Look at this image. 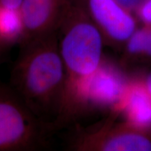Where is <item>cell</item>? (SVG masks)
<instances>
[{
  "mask_svg": "<svg viewBox=\"0 0 151 151\" xmlns=\"http://www.w3.org/2000/svg\"><path fill=\"white\" fill-rule=\"evenodd\" d=\"M120 102L129 124L144 129L151 127V96L143 86L128 88Z\"/></svg>",
  "mask_w": 151,
  "mask_h": 151,
  "instance_id": "7",
  "label": "cell"
},
{
  "mask_svg": "<svg viewBox=\"0 0 151 151\" xmlns=\"http://www.w3.org/2000/svg\"><path fill=\"white\" fill-rule=\"evenodd\" d=\"M116 1L127 11H130L132 14H134L145 0H116Z\"/></svg>",
  "mask_w": 151,
  "mask_h": 151,
  "instance_id": "11",
  "label": "cell"
},
{
  "mask_svg": "<svg viewBox=\"0 0 151 151\" xmlns=\"http://www.w3.org/2000/svg\"><path fill=\"white\" fill-rule=\"evenodd\" d=\"M127 42L129 53L151 57V24L137 28Z\"/></svg>",
  "mask_w": 151,
  "mask_h": 151,
  "instance_id": "9",
  "label": "cell"
},
{
  "mask_svg": "<svg viewBox=\"0 0 151 151\" xmlns=\"http://www.w3.org/2000/svg\"><path fill=\"white\" fill-rule=\"evenodd\" d=\"M103 35L118 42L127 41L137 29L133 14L116 0H77Z\"/></svg>",
  "mask_w": 151,
  "mask_h": 151,
  "instance_id": "5",
  "label": "cell"
},
{
  "mask_svg": "<svg viewBox=\"0 0 151 151\" xmlns=\"http://www.w3.org/2000/svg\"><path fill=\"white\" fill-rule=\"evenodd\" d=\"M20 46L11 73V87L50 128L49 120L55 118V121L59 113L65 81L57 30Z\"/></svg>",
  "mask_w": 151,
  "mask_h": 151,
  "instance_id": "1",
  "label": "cell"
},
{
  "mask_svg": "<svg viewBox=\"0 0 151 151\" xmlns=\"http://www.w3.org/2000/svg\"><path fill=\"white\" fill-rule=\"evenodd\" d=\"M49 129L11 87L0 84V151L38 150Z\"/></svg>",
  "mask_w": 151,
  "mask_h": 151,
  "instance_id": "3",
  "label": "cell"
},
{
  "mask_svg": "<svg viewBox=\"0 0 151 151\" xmlns=\"http://www.w3.org/2000/svg\"><path fill=\"white\" fill-rule=\"evenodd\" d=\"M134 14L144 24H151V0H145Z\"/></svg>",
  "mask_w": 151,
  "mask_h": 151,
  "instance_id": "10",
  "label": "cell"
},
{
  "mask_svg": "<svg viewBox=\"0 0 151 151\" xmlns=\"http://www.w3.org/2000/svg\"><path fill=\"white\" fill-rule=\"evenodd\" d=\"M6 46H4V45L1 44V43H0V56H1V51H2V49L4 48H5Z\"/></svg>",
  "mask_w": 151,
  "mask_h": 151,
  "instance_id": "14",
  "label": "cell"
},
{
  "mask_svg": "<svg viewBox=\"0 0 151 151\" xmlns=\"http://www.w3.org/2000/svg\"><path fill=\"white\" fill-rule=\"evenodd\" d=\"M67 0H22L20 11L24 26L22 45L55 32Z\"/></svg>",
  "mask_w": 151,
  "mask_h": 151,
  "instance_id": "6",
  "label": "cell"
},
{
  "mask_svg": "<svg viewBox=\"0 0 151 151\" xmlns=\"http://www.w3.org/2000/svg\"><path fill=\"white\" fill-rule=\"evenodd\" d=\"M57 36L65 69L60 109L79 83L101 65L103 35L77 0H67L57 28Z\"/></svg>",
  "mask_w": 151,
  "mask_h": 151,
  "instance_id": "2",
  "label": "cell"
},
{
  "mask_svg": "<svg viewBox=\"0 0 151 151\" xmlns=\"http://www.w3.org/2000/svg\"><path fill=\"white\" fill-rule=\"evenodd\" d=\"M143 86L146 90V91L148 92V93L151 96V72L147 75Z\"/></svg>",
  "mask_w": 151,
  "mask_h": 151,
  "instance_id": "13",
  "label": "cell"
},
{
  "mask_svg": "<svg viewBox=\"0 0 151 151\" xmlns=\"http://www.w3.org/2000/svg\"><path fill=\"white\" fill-rule=\"evenodd\" d=\"M24 26L19 9L0 6V43L4 46L21 42Z\"/></svg>",
  "mask_w": 151,
  "mask_h": 151,
  "instance_id": "8",
  "label": "cell"
},
{
  "mask_svg": "<svg viewBox=\"0 0 151 151\" xmlns=\"http://www.w3.org/2000/svg\"><path fill=\"white\" fill-rule=\"evenodd\" d=\"M22 0H0V6L5 8L20 9Z\"/></svg>",
  "mask_w": 151,
  "mask_h": 151,
  "instance_id": "12",
  "label": "cell"
},
{
  "mask_svg": "<svg viewBox=\"0 0 151 151\" xmlns=\"http://www.w3.org/2000/svg\"><path fill=\"white\" fill-rule=\"evenodd\" d=\"M71 148L89 151H151V133L129 124L106 130L83 131Z\"/></svg>",
  "mask_w": 151,
  "mask_h": 151,
  "instance_id": "4",
  "label": "cell"
}]
</instances>
